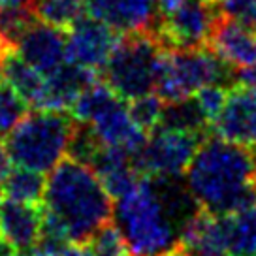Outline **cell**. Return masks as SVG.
I'll use <instances>...</instances> for the list:
<instances>
[{
  "instance_id": "32",
  "label": "cell",
  "mask_w": 256,
  "mask_h": 256,
  "mask_svg": "<svg viewBox=\"0 0 256 256\" xmlns=\"http://www.w3.org/2000/svg\"><path fill=\"white\" fill-rule=\"evenodd\" d=\"M166 256H186V254L183 252V248L177 247L176 250H172V252H170V254H166Z\"/></svg>"
},
{
  "instance_id": "13",
  "label": "cell",
  "mask_w": 256,
  "mask_h": 256,
  "mask_svg": "<svg viewBox=\"0 0 256 256\" xmlns=\"http://www.w3.org/2000/svg\"><path fill=\"white\" fill-rule=\"evenodd\" d=\"M87 14L120 34L152 32L156 0H87Z\"/></svg>"
},
{
  "instance_id": "11",
  "label": "cell",
  "mask_w": 256,
  "mask_h": 256,
  "mask_svg": "<svg viewBox=\"0 0 256 256\" xmlns=\"http://www.w3.org/2000/svg\"><path fill=\"white\" fill-rule=\"evenodd\" d=\"M211 126L224 140L256 147V88L234 85L222 112Z\"/></svg>"
},
{
  "instance_id": "9",
  "label": "cell",
  "mask_w": 256,
  "mask_h": 256,
  "mask_svg": "<svg viewBox=\"0 0 256 256\" xmlns=\"http://www.w3.org/2000/svg\"><path fill=\"white\" fill-rule=\"evenodd\" d=\"M66 53L68 60L102 74L122 34L87 14L68 28Z\"/></svg>"
},
{
  "instance_id": "33",
  "label": "cell",
  "mask_w": 256,
  "mask_h": 256,
  "mask_svg": "<svg viewBox=\"0 0 256 256\" xmlns=\"http://www.w3.org/2000/svg\"><path fill=\"white\" fill-rule=\"evenodd\" d=\"M211 2H215V4H216V2H218V0H211Z\"/></svg>"
},
{
  "instance_id": "12",
  "label": "cell",
  "mask_w": 256,
  "mask_h": 256,
  "mask_svg": "<svg viewBox=\"0 0 256 256\" xmlns=\"http://www.w3.org/2000/svg\"><path fill=\"white\" fill-rule=\"evenodd\" d=\"M66 44L68 38L62 28L38 19L24 32L19 46L16 48V53L44 76H51L62 64L68 62Z\"/></svg>"
},
{
  "instance_id": "10",
  "label": "cell",
  "mask_w": 256,
  "mask_h": 256,
  "mask_svg": "<svg viewBox=\"0 0 256 256\" xmlns=\"http://www.w3.org/2000/svg\"><path fill=\"white\" fill-rule=\"evenodd\" d=\"M179 247L186 256H230L228 215L198 208L181 228Z\"/></svg>"
},
{
  "instance_id": "21",
  "label": "cell",
  "mask_w": 256,
  "mask_h": 256,
  "mask_svg": "<svg viewBox=\"0 0 256 256\" xmlns=\"http://www.w3.org/2000/svg\"><path fill=\"white\" fill-rule=\"evenodd\" d=\"M230 256H254L256 252V204L228 215Z\"/></svg>"
},
{
  "instance_id": "17",
  "label": "cell",
  "mask_w": 256,
  "mask_h": 256,
  "mask_svg": "<svg viewBox=\"0 0 256 256\" xmlns=\"http://www.w3.org/2000/svg\"><path fill=\"white\" fill-rule=\"evenodd\" d=\"M4 80L30 108H44L48 94V76L38 72L16 51H6L4 55Z\"/></svg>"
},
{
  "instance_id": "23",
  "label": "cell",
  "mask_w": 256,
  "mask_h": 256,
  "mask_svg": "<svg viewBox=\"0 0 256 256\" xmlns=\"http://www.w3.org/2000/svg\"><path fill=\"white\" fill-rule=\"evenodd\" d=\"M92 256H130L126 240L117 224L110 220L100 226L87 241H83Z\"/></svg>"
},
{
  "instance_id": "29",
  "label": "cell",
  "mask_w": 256,
  "mask_h": 256,
  "mask_svg": "<svg viewBox=\"0 0 256 256\" xmlns=\"http://www.w3.org/2000/svg\"><path fill=\"white\" fill-rule=\"evenodd\" d=\"M16 4H32V0H0V8L2 6H16Z\"/></svg>"
},
{
  "instance_id": "6",
  "label": "cell",
  "mask_w": 256,
  "mask_h": 256,
  "mask_svg": "<svg viewBox=\"0 0 256 256\" xmlns=\"http://www.w3.org/2000/svg\"><path fill=\"white\" fill-rule=\"evenodd\" d=\"M164 51L152 32L122 34L100 78L124 100L149 94L156 88Z\"/></svg>"
},
{
  "instance_id": "19",
  "label": "cell",
  "mask_w": 256,
  "mask_h": 256,
  "mask_svg": "<svg viewBox=\"0 0 256 256\" xmlns=\"http://www.w3.org/2000/svg\"><path fill=\"white\" fill-rule=\"evenodd\" d=\"M38 21L32 4H16L0 8V44L6 51H16L24 32Z\"/></svg>"
},
{
  "instance_id": "3",
  "label": "cell",
  "mask_w": 256,
  "mask_h": 256,
  "mask_svg": "<svg viewBox=\"0 0 256 256\" xmlns=\"http://www.w3.org/2000/svg\"><path fill=\"white\" fill-rule=\"evenodd\" d=\"M181 202L160 188V179L145 177L117 198L115 218L130 256H166L179 247L181 228L176 220Z\"/></svg>"
},
{
  "instance_id": "28",
  "label": "cell",
  "mask_w": 256,
  "mask_h": 256,
  "mask_svg": "<svg viewBox=\"0 0 256 256\" xmlns=\"http://www.w3.org/2000/svg\"><path fill=\"white\" fill-rule=\"evenodd\" d=\"M234 85H243V87L256 88V66L238 68L236 74H234Z\"/></svg>"
},
{
  "instance_id": "20",
  "label": "cell",
  "mask_w": 256,
  "mask_h": 256,
  "mask_svg": "<svg viewBox=\"0 0 256 256\" xmlns=\"http://www.w3.org/2000/svg\"><path fill=\"white\" fill-rule=\"evenodd\" d=\"M32 6L40 21L62 30L72 28L87 14V0H32Z\"/></svg>"
},
{
  "instance_id": "15",
  "label": "cell",
  "mask_w": 256,
  "mask_h": 256,
  "mask_svg": "<svg viewBox=\"0 0 256 256\" xmlns=\"http://www.w3.org/2000/svg\"><path fill=\"white\" fill-rule=\"evenodd\" d=\"M208 46L232 68L256 66V28L218 14Z\"/></svg>"
},
{
  "instance_id": "22",
  "label": "cell",
  "mask_w": 256,
  "mask_h": 256,
  "mask_svg": "<svg viewBox=\"0 0 256 256\" xmlns=\"http://www.w3.org/2000/svg\"><path fill=\"white\" fill-rule=\"evenodd\" d=\"M209 122L196 104L194 98L168 102L164 106L162 120L158 128H181V130H194V132H206Z\"/></svg>"
},
{
  "instance_id": "1",
  "label": "cell",
  "mask_w": 256,
  "mask_h": 256,
  "mask_svg": "<svg viewBox=\"0 0 256 256\" xmlns=\"http://www.w3.org/2000/svg\"><path fill=\"white\" fill-rule=\"evenodd\" d=\"M186 176V190L198 208L234 215L256 204V152L252 147L204 136Z\"/></svg>"
},
{
  "instance_id": "24",
  "label": "cell",
  "mask_w": 256,
  "mask_h": 256,
  "mask_svg": "<svg viewBox=\"0 0 256 256\" xmlns=\"http://www.w3.org/2000/svg\"><path fill=\"white\" fill-rule=\"evenodd\" d=\"M164 106H166V102L158 94L149 92V94L132 98L130 104H128V112H130V115H132V119H134L138 126L145 130L147 134H151L160 126Z\"/></svg>"
},
{
  "instance_id": "27",
  "label": "cell",
  "mask_w": 256,
  "mask_h": 256,
  "mask_svg": "<svg viewBox=\"0 0 256 256\" xmlns=\"http://www.w3.org/2000/svg\"><path fill=\"white\" fill-rule=\"evenodd\" d=\"M218 14L256 28V0H218Z\"/></svg>"
},
{
  "instance_id": "26",
  "label": "cell",
  "mask_w": 256,
  "mask_h": 256,
  "mask_svg": "<svg viewBox=\"0 0 256 256\" xmlns=\"http://www.w3.org/2000/svg\"><path fill=\"white\" fill-rule=\"evenodd\" d=\"M228 94H230V88L224 85H208L194 94V100L209 124H213L216 117L220 115L224 104L228 100Z\"/></svg>"
},
{
  "instance_id": "5",
  "label": "cell",
  "mask_w": 256,
  "mask_h": 256,
  "mask_svg": "<svg viewBox=\"0 0 256 256\" xmlns=\"http://www.w3.org/2000/svg\"><path fill=\"white\" fill-rule=\"evenodd\" d=\"M234 68L209 46L164 51L154 92L168 104L194 96L208 85L234 83Z\"/></svg>"
},
{
  "instance_id": "4",
  "label": "cell",
  "mask_w": 256,
  "mask_h": 256,
  "mask_svg": "<svg viewBox=\"0 0 256 256\" xmlns=\"http://www.w3.org/2000/svg\"><path fill=\"white\" fill-rule=\"evenodd\" d=\"M80 120L62 110H32L4 138L12 164L34 172H51L70 152Z\"/></svg>"
},
{
  "instance_id": "18",
  "label": "cell",
  "mask_w": 256,
  "mask_h": 256,
  "mask_svg": "<svg viewBox=\"0 0 256 256\" xmlns=\"http://www.w3.org/2000/svg\"><path fill=\"white\" fill-rule=\"evenodd\" d=\"M46 184L48 179H44L42 172L16 166L14 170H10V174L2 183V196L8 200L42 206L46 196Z\"/></svg>"
},
{
  "instance_id": "34",
  "label": "cell",
  "mask_w": 256,
  "mask_h": 256,
  "mask_svg": "<svg viewBox=\"0 0 256 256\" xmlns=\"http://www.w3.org/2000/svg\"><path fill=\"white\" fill-rule=\"evenodd\" d=\"M254 256H256V252H254Z\"/></svg>"
},
{
  "instance_id": "7",
  "label": "cell",
  "mask_w": 256,
  "mask_h": 256,
  "mask_svg": "<svg viewBox=\"0 0 256 256\" xmlns=\"http://www.w3.org/2000/svg\"><path fill=\"white\" fill-rule=\"evenodd\" d=\"M211 0H156V23L152 34L168 49L208 46L218 19Z\"/></svg>"
},
{
  "instance_id": "8",
  "label": "cell",
  "mask_w": 256,
  "mask_h": 256,
  "mask_svg": "<svg viewBox=\"0 0 256 256\" xmlns=\"http://www.w3.org/2000/svg\"><path fill=\"white\" fill-rule=\"evenodd\" d=\"M206 132L181 128H156L136 152L134 164L145 177L177 179L183 176Z\"/></svg>"
},
{
  "instance_id": "2",
  "label": "cell",
  "mask_w": 256,
  "mask_h": 256,
  "mask_svg": "<svg viewBox=\"0 0 256 256\" xmlns=\"http://www.w3.org/2000/svg\"><path fill=\"white\" fill-rule=\"evenodd\" d=\"M44 209L62 226L72 243H83L113 216L112 194L88 164L62 158L51 170Z\"/></svg>"
},
{
  "instance_id": "16",
  "label": "cell",
  "mask_w": 256,
  "mask_h": 256,
  "mask_svg": "<svg viewBox=\"0 0 256 256\" xmlns=\"http://www.w3.org/2000/svg\"><path fill=\"white\" fill-rule=\"evenodd\" d=\"M98 80H100L98 72L68 60L56 72L48 76V94L42 110H62V112L72 110L78 96Z\"/></svg>"
},
{
  "instance_id": "14",
  "label": "cell",
  "mask_w": 256,
  "mask_h": 256,
  "mask_svg": "<svg viewBox=\"0 0 256 256\" xmlns=\"http://www.w3.org/2000/svg\"><path fill=\"white\" fill-rule=\"evenodd\" d=\"M44 228V204L32 206L2 198L0 236L16 252H28L38 247Z\"/></svg>"
},
{
  "instance_id": "25",
  "label": "cell",
  "mask_w": 256,
  "mask_h": 256,
  "mask_svg": "<svg viewBox=\"0 0 256 256\" xmlns=\"http://www.w3.org/2000/svg\"><path fill=\"white\" fill-rule=\"evenodd\" d=\"M28 112V104L8 83H0V140L8 136Z\"/></svg>"
},
{
  "instance_id": "31",
  "label": "cell",
  "mask_w": 256,
  "mask_h": 256,
  "mask_svg": "<svg viewBox=\"0 0 256 256\" xmlns=\"http://www.w3.org/2000/svg\"><path fill=\"white\" fill-rule=\"evenodd\" d=\"M16 256H46V254L40 252L38 248H34V250H28V252H17Z\"/></svg>"
},
{
  "instance_id": "30",
  "label": "cell",
  "mask_w": 256,
  "mask_h": 256,
  "mask_svg": "<svg viewBox=\"0 0 256 256\" xmlns=\"http://www.w3.org/2000/svg\"><path fill=\"white\" fill-rule=\"evenodd\" d=\"M4 55H6V49L0 44V80H4Z\"/></svg>"
}]
</instances>
